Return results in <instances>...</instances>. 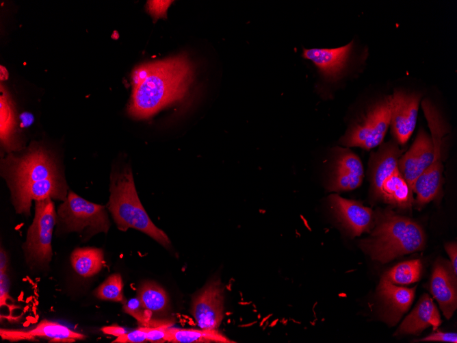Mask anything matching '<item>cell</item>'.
I'll return each mask as SVG.
<instances>
[{
  "label": "cell",
  "mask_w": 457,
  "mask_h": 343,
  "mask_svg": "<svg viewBox=\"0 0 457 343\" xmlns=\"http://www.w3.org/2000/svg\"><path fill=\"white\" fill-rule=\"evenodd\" d=\"M191 64L184 56L144 64L133 73V90L127 107L135 119L151 117L181 99L192 81Z\"/></svg>",
  "instance_id": "6da1fadb"
},
{
  "label": "cell",
  "mask_w": 457,
  "mask_h": 343,
  "mask_svg": "<svg viewBox=\"0 0 457 343\" xmlns=\"http://www.w3.org/2000/svg\"><path fill=\"white\" fill-rule=\"evenodd\" d=\"M426 243L421 227L391 209L378 210L370 235L359 242L374 260L387 263L401 255L420 251Z\"/></svg>",
  "instance_id": "7a4b0ae2"
},
{
  "label": "cell",
  "mask_w": 457,
  "mask_h": 343,
  "mask_svg": "<svg viewBox=\"0 0 457 343\" xmlns=\"http://www.w3.org/2000/svg\"><path fill=\"white\" fill-rule=\"evenodd\" d=\"M107 208L117 226L125 231L135 229L148 235L166 248L171 245L168 236L151 220L138 197L131 168H113L110 176Z\"/></svg>",
  "instance_id": "3957f363"
},
{
  "label": "cell",
  "mask_w": 457,
  "mask_h": 343,
  "mask_svg": "<svg viewBox=\"0 0 457 343\" xmlns=\"http://www.w3.org/2000/svg\"><path fill=\"white\" fill-rule=\"evenodd\" d=\"M1 174L12 194L43 180L62 177L53 157L38 145L31 147L22 156L10 154L2 162Z\"/></svg>",
  "instance_id": "277c9868"
},
{
  "label": "cell",
  "mask_w": 457,
  "mask_h": 343,
  "mask_svg": "<svg viewBox=\"0 0 457 343\" xmlns=\"http://www.w3.org/2000/svg\"><path fill=\"white\" fill-rule=\"evenodd\" d=\"M60 232H77L88 240L94 235L107 233L110 222L103 205L91 203L69 191L57 209Z\"/></svg>",
  "instance_id": "5b68a950"
},
{
  "label": "cell",
  "mask_w": 457,
  "mask_h": 343,
  "mask_svg": "<svg viewBox=\"0 0 457 343\" xmlns=\"http://www.w3.org/2000/svg\"><path fill=\"white\" fill-rule=\"evenodd\" d=\"M422 109L431 131L434 148V157L430 166L414 182L412 190L416 193L414 201L419 207L435 199L443 183L442 146L447 126L435 105L429 100L421 102Z\"/></svg>",
  "instance_id": "8992f818"
},
{
  "label": "cell",
  "mask_w": 457,
  "mask_h": 343,
  "mask_svg": "<svg viewBox=\"0 0 457 343\" xmlns=\"http://www.w3.org/2000/svg\"><path fill=\"white\" fill-rule=\"evenodd\" d=\"M391 96H384L371 104L351 123L339 144L346 147L369 150L380 145L390 126Z\"/></svg>",
  "instance_id": "52a82bcc"
},
{
  "label": "cell",
  "mask_w": 457,
  "mask_h": 343,
  "mask_svg": "<svg viewBox=\"0 0 457 343\" xmlns=\"http://www.w3.org/2000/svg\"><path fill=\"white\" fill-rule=\"evenodd\" d=\"M57 214L51 199L35 201V214L23 246L27 262L31 266L44 267L53 256L51 241Z\"/></svg>",
  "instance_id": "ba28073f"
},
{
  "label": "cell",
  "mask_w": 457,
  "mask_h": 343,
  "mask_svg": "<svg viewBox=\"0 0 457 343\" xmlns=\"http://www.w3.org/2000/svg\"><path fill=\"white\" fill-rule=\"evenodd\" d=\"M421 97L419 92L394 90L391 95L390 126L397 144H405L413 133Z\"/></svg>",
  "instance_id": "9c48e42d"
},
{
  "label": "cell",
  "mask_w": 457,
  "mask_h": 343,
  "mask_svg": "<svg viewBox=\"0 0 457 343\" xmlns=\"http://www.w3.org/2000/svg\"><path fill=\"white\" fill-rule=\"evenodd\" d=\"M332 150L333 159L327 190L350 191L359 187L364 178L359 157L348 148L336 147Z\"/></svg>",
  "instance_id": "30bf717a"
},
{
  "label": "cell",
  "mask_w": 457,
  "mask_h": 343,
  "mask_svg": "<svg viewBox=\"0 0 457 343\" xmlns=\"http://www.w3.org/2000/svg\"><path fill=\"white\" fill-rule=\"evenodd\" d=\"M223 312L224 287L219 280L209 282L192 298L191 313L201 329H217Z\"/></svg>",
  "instance_id": "8fae6325"
},
{
  "label": "cell",
  "mask_w": 457,
  "mask_h": 343,
  "mask_svg": "<svg viewBox=\"0 0 457 343\" xmlns=\"http://www.w3.org/2000/svg\"><path fill=\"white\" fill-rule=\"evenodd\" d=\"M354 41L337 48L303 49L302 57L317 67L323 80L335 84L345 74L351 63Z\"/></svg>",
  "instance_id": "7c38bea8"
},
{
  "label": "cell",
  "mask_w": 457,
  "mask_h": 343,
  "mask_svg": "<svg viewBox=\"0 0 457 343\" xmlns=\"http://www.w3.org/2000/svg\"><path fill=\"white\" fill-rule=\"evenodd\" d=\"M328 201L337 221L350 236H360L372 228L375 214L371 208L337 194L330 195Z\"/></svg>",
  "instance_id": "4fadbf2b"
},
{
  "label": "cell",
  "mask_w": 457,
  "mask_h": 343,
  "mask_svg": "<svg viewBox=\"0 0 457 343\" xmlns=\"http://www.w3.org/2000/svg\"><path fill=\"white\" fill-rule=\"evenodd\" d=\"M434 157L432 137L421 129L410 149L398 160V168L411 189L417 177L432 163Z\"/></svg>",
  "instance_id": "5bb4252c"
},
{
  "label": "cell",
  "mask_w": 457,
  "mask_h": 343,
  "mask_svg": "<svg viewBox=\"0 0 457 343\" xmlns=\"http://www.w3.org/2000/svg\"><path fill=\"white\" fill-rule=\"evenodd\" d=\"M0 336L2 340L10 342L35 341L42 338L49 340V342H74L86 337L64 325L47 320L40 321L28 330L1 329Z\"/></svg>",
  "instance_id": "9a60e30c"
},
{
  "label": "cell",
  "mask_w": 457,
  "mask_h": 343,
  "mask_svg": "<svg viewBox=\"0 0 457 343\" xmlns=\"http://www.w3.org/2000/svg\"><path fill=\"white\" fill-rule=\"evenodd\" d=\"M68 187L63 177L43 180L12 194V200L18 214L30 215L31 201L51 199L64 201Z\"/></svg>",
  "instance_id": "2e32d148"
},
{
  "label": "cell",
  "mask_w": 457,
  "mask_h": 343,
  "mask_svg": "<svg viewBox=\"0 0 457 343\" xmlns=\"http://www.w3.org/2000/svg\"><path fill=\"white\" fill-rule=\"evenodd\" d=\"M401 154L402 151L395 140L382 144L377 151L371 154L369 173L371 190L375 199L378 196L383 181L398 168Z\"/></svg>",
  "instance_id": "e0dca14e"
},
{
  "label": "cell",
  "mask_w": 457,
  "mask_h": 343,
  "mask_svg": "<svg viewBox=\"0 0 457 343\" xmlns=\"http://www.w3.org/2000/svg\"><path fill=\"white\" fill-rule=\"evenodd\" d=\"M449 266L437 262L433 269L430 291L438 301L446 318H449L457 307L456 277Z\"/></svg>",
  "instance_id": "ac0fdd59"
},
{
  "label": "cell",
  "mask_w": 457,
  "mask_h": 343,
  "mask_svg": "<svg viewBox=\"0 0 457 343\" xmlns=\"http://www.w3.org/2000/svg\"><path fill=\"white\" fill-rule=\"evenodd\" d=\"M416 287L408 288L395 285L381 279L378 292L385 307V317L388 322L395 323L411 305Z\"/></svg>",
  "instance_id": "d6986e66"
},
{
  "label": "cell",
  "mask_w": 457,
  "mask_h": 343,
  "mask_svg": "<svg viewBox=\"0 0 457 343\" xmlns=\"http://www.w3.org/2000/svg\"><path fill=\"white\" fill-rule=\"evenodd\" d=\"M441 324L439 312L432 299L423 294L415 309L406 317L395 335L419 334L432 326L435 331Z\"/></svg>",
  "instance_id": "ffe728a7"
},
{
  "label": "cell",
  "mask_w": 457,
  "mask_h": 343,
  "mask_svg": "<svg viewBox=\"0 0 457 343\" xmlns=\"http://www.w3.org/2000/svg\"><path fill=\"white\" fill-rule=\"evenodd\" d=\"M377 199L400 209H410L414 203L413 190L398 168L383 181Z\"/></svg>",
  "instance_id": "44dd1931"
},
{
  "label": "cell",
  "mask_w": 457,
  "mask_h": 343,
  "mask_svg": "<svg viewBox=\"0 0 457 343\" xmlns=\"http://www.w3.org/2000/svg\"><path fill=\"white\" fill-rule=\"evenodd\" d=\"M16 116L11 97L5 88L1 84L0 96V138L8 151L18 147L16 139Z\"/></svg>",
  "instance_id": "7402d4cb"
},
{
  "label": "cell",
  "mask_w": 457,
  "mask_h": 343,
  "mask_svg": "<svg viewBox=\"0 0 457 343\" xmlns=\"http://www.w3.org/2000/svg\"><path fill=\"white\" fill-rule=\"evenodd\" d=\"M70 262L79 275L92 277L99 273L105 264L103 251L94 247L77 248L71 253Z\"/></svg>",
  "instance_id": "603a6c76"
},
{
  "label": "cell",
  "mask_w": 457,
  "mask_h": 343,
  "mask_svg": "<svg viewBox=\"0 0 457 343\" xmlns=\"http://www.w3.org/2000/svg\"><path fill=\"white\" fill-rule=\"evenodd\" d=\"M166 342L174 343H233L217 329H175L169 327L166 333Z\"/></svg>",
  "instance_id": "cb8c5ba5"
},
{
  "label": "cell",
  "mask_w": 457,
  "mask_h": 343,
  "mask_svg": "<svg viewBox=\"0 0 457 343\" xmlns=\"http://www.w3.org/2000/svg\"><path fill=\"white\" fill-rule=\"evenodd\" d=\"M138 297L142 305L153 314H164L168 310L169 298L166 291L155 282L143 283L138 289Z\"/></svg>",
  "instance_id": "d4e9b609"
},
{
  "label": "cell",
  "mask_w": 457,
  "mask_h": 343,
  "mask_svg": "<svg viewBox=\"0 0 457 343\" xmlns=\"http://www.w3.org/2000/svg\"><path fill=\"white\" fill-rule=\"evenodd\" d=\"M422 270L419 259H412L401 262L387 271L382 279L395 284H410L417 281Z\"/></svg>",
  "instance_id": "484cf974"
},
{
  "label": "cell",
  "mask_w": 457,
  "mask_h": 343,
  "mask_svg": "<svg viewBox=\"0 0 457 343\" xmlns=\"http://www.w3.org/2000/svg\"><path fill=\"white\" fill-rule=\"evenodd\" d=\"M124 283L120 274L108 277L94 291L96 297L105 301L125 303L123 294Z\"/></svg>",
  "instance_id": "4316f807"
},
{
  "label": "cell",
  "mask_w": 457,
  "mask_h": 343,
  "mask_svg": "<svg viewBox=\"0 0 457 343\" xmlns=\"http://www.w3.org/2000/svg\"><path fill=\"white\" fill-rule=\"evenodd\" d=\"M123 311L133 317L141 327H148L153 313L146 309L138 297L132 298L123 304Z\"/></svg>",
  "instance_id": "83f0119b"
},
{
  "label": "cell",
  "mask_w": 457,
  "mask_h": 343,
  "mask_svg": "<svg viewBox=\"0 0 457 343\" xmlns=\"http://www.w3.org/2000/svg\"><path fill=\"white\" fill-rule=\"evenodd\" d=\"M171 327L168 322L163 321L160 325L148 327H142L146 333V340L151 342H166L168 329Z\"/></svg>",
  "instance_id": "f1b7e54d"
},
{
  "label": "cell",
  "mask_w": 457,
  "mask_h": 343,
  "mask_svg": "<svg viewBox=\"0 0 457 343\" xmlns=\"http://www.w3.org/2000/svg\"><path fill=\"white\" fill-rule=\"evenodd\" d=\"M148 342L146 333L142 327L131 331L127 332L112 341L113 343H142Z\"/></svg>",
  "instance_id": "f546056e"
},
{
  "label": "cell",
  "mask_w": 457,
  "mask_h": 343,
  "mask_svg": "<svg viewBox=\"0 0 457 343\" xmlns=\"http://www.w3.org/2000/svg\"><path fill=\"white\" fill-rule=\"evenodd\" d=\"M171 2L172 1H148L147 10L154 18L164 17Z\"/></svg>",
  "instance_id": "4dcf8cb0"
},
{
  "label": "cell",
  "mask_w": 457,
  "mask_h": 343,
  "mask_svg": "<svg viewBox=\"0 0 457 343\" xmlns=\"http://www.w3.org/2000/svg\"><path fill=\"white\" fill-rule=\"evenodd\" d=\"M419 341L421 342H445L456 343L457 334L456 333H445L441 331L434 332L426 338H423Z\"/></svg>",
  "instance_id": "1f68e13d"
},
{
  "label": "cell",
  "mask_w": 457,
  "mask_h": 343,
  "mask_svg": "<svg viewBox=\"0 0 457 343\" xmlns=\"http://www.w3.org/2000/svg\"><path fill=\"white\" fill-rule=\"evenodd\" d=\"M10 282L6 272H0V298L1 306L7 305V300L10 299L9 294Z\"/></svg>",
  "instance_id": "d6a6232c"
},
{
  "label": "cell",
  "mask_w": 457,
  "mask_h": 343,
  "mask_svg": "<svg viewBox=\"0 0 457 343\" xmlns=\"http://www.w3.org/2000/svg\"><path fill=\"white\" fill-rule=\"evenodd\" d=\"M445 249L451 260V266L454 275H457V246L456 242H449L445 245Z\"/></svg>",
  "instance_id": "836d02e7"
},
{
  "label": "cell",
  "mask_w": 457,
  "mask_h": 343,
  "mask_svg": "<svg viewBox=\"0 0 457 343\" xmlns=\"http://www.w3.org/2000/svg\"><path fill=\"white\" fill-rule=\"evenodd\" d=\"M101 331L105 334L112 335L116 337H118L127 332L125 328L116 325L103 327L101 328Z\"/></svg>",
  "instance_id": "e575fe53"
},
{
  "label": "cell",
  "mask_w": 457,
  "mask_h": 343,
  "mask_svg": "<svg viewBox=\"0 0 457 343\" xmlns=\"http://www.w3.org/2000/svg\"><path fill=\"white\" fill-rule=\"evenodd\" d=\"M8 266V256L3 249L0 251V272H6Z\"/></svg>",
  "instance_id": "d590c367"
}]
</instances>
